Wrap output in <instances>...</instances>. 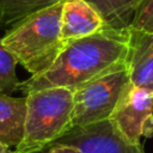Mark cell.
<instances>
[{"label": "cell", "instance_id": "7a4b0ae2", "mask_svg": "<svg viewBox=\"0 0 153 153\" xmlns=\"http://www.w3.org/2000/svg\"><path fill=\"white\" fill-rule=\"evenodd\" d=\"M63 2L29 16L1 38L4 47L31 75L47 71L67 44L61 38Z\"/></svg>", "mask_w": 153, "mask_h": 153}, {"label": "cell", "instance_id": "7c38bea8", "mask_svg": "<svg viewBox=\"0 0 153 153\" xmlns=\"http://www.w3.org/2000/svg\"><path fill=\"white\" fill-rule=\"evenodd\" d=\"M18 65L14 55L7 50L0 38V92L11 94L18 91L19 79L16 74V66Z\"/></svg>", "mask_w": 153, "mask_h": 153}, {"label": "cell", "instance_id": "9a60e30c", "mask_svg": "<svg viewBox=\"0 0 153 153\" xmlns=\"http://www.w3.org/2000/svg\"><path fill=\"white\" fill-rule=\"evenodd\" d=\"M142 136H145V137H152L153 136V115H151L146 120L143 128H142Z\"/></svg>", "mask_w": 153, "mask_h": 153}, {"label": "cell", "instance_id": "277c9868", "mask_svg": "<svg viewBox=\"0 0 153 153\" xmlns=\"http://www.w3.org/2000/svg\"><path fill=\"white\" fill-rule=\"evenodd\" d=\"M130 84L126 62L73 92L72 128L109 120Z\"/></svg>", "mask_w": 153, "mask_h": 153}, {"label": "cell", "instance_id": "2e32d148", "mask_svg": "<svg viewBox=\"0 0 153 153\" xmlns=\"http://www.w3.org/2000/svg\"><path fill=\"white\" fill-rule=\"evenodd\" d=\"M0 153H14V152H13V151H11V149H10V147H7V146H5V145L0 143Z\"/></svg>", "mask_w": 153, "mask_h": 153}, {"label": "cell", "instance_id": "52a82bcc", "mask_svg": "<svg viewBox=\"0 0 153 153\" xmlns=\"http://www.w3.org/2000/svg\"><path fill=\"white\" fill-rule=\"evenodd\" d=\"M126 66L131 85L153 92V33L129 29Z\"/></svg>", "mask_w": 153, "mask_h": 153}, {"label": "cell", "instance_id": "9c48e42d", "mask_svg": "<svg viewBox=\"0 0 153 153\" xmlns=\"http://www.w3.org/2000/svg\"><path fill=\"white\" fill-rule=\"evenodd\" d=\"M26 96L12 97L0 92V143L18 146L24 135Z\"/></svg>", "mask_w": 153, "mask_h": 153}, {"label": "cell", "instance_id": "30bf717a", "mask_svg": "<svg viewBox=\"0 0 153 153\" xmlns=\"http://www.w3.org/2000/svg\"><path fill=\"white\" fill-rule=\"evenodd\" d=\"M66 0H0V30H10L29 16Z\"/></svg>", "mask_w": 153, "mask_h": 153}, {"label": "cell", "instance_id": "3957f363", "mask_svg": "<svg viewBox=\"0 0 153 153\" xmlns=\"http://www.w3.org/2000/svg\"><path fill=\"white\" fill-rule=\"evenodd\" d=\"M73 91L49 87L26 94L24 135L14 153H38L50 148L72 129Z\"/></svg>", "mask_w": 153, "mask_h": 153}, {"label": "cell", "instance_id": "8fae6325", "mask_svg": "<svg viewBox=\"0 0 153 153\" xmlns=\"http://www.w3.org/2000/svg\"><path fill=\"white\" fill-rule=\"evenodd\" d=\"M103 17L108 26L127 29L135 10L143 0H86Z\"/></svg>", "mask_w": 153, "mask_h": 153}, {"label": "cell", "instance_id": "5b68a950", "mask_svg": "<svg viewBox=\"0 0 153 153\" xmlns=\"http://www.w3.org/2000/svg\"><path fill=\"white\" fill-rule=\"evenodd\" d=\"M151 115H153V92L129 84L109 121L129 143L141 145L142 128Z\"/></svg>", "mask_w": 153, "mask_h": 153}, {"label": "cell", "instance_id": "4fadbf2b", "mask_svg": "<svg viewBox=\"0 0 153 153\" xmlns=\"http://www.w3.org/2000/svg\"><path fill=\"white\" fill-rule=\"evenodd\" d=\"M129 29L153 33V0H143L135 10Z\"/></svg>", "mask_w": 153, "mask_h": 153}, {"label": "cell", "instance_id": "8992f818", "mask_svg": "<svg viewBox=\"0 0 153 153\" xmlns=\"http://www.w3.org/2000/svg\"><path fill=\"white\" fill-rule=\"evenodd\" d=\"M55 143L73 146L80 153H145L141 145H131L124 140L109 120L73 127Z\"/></svg>", "mask_w": 153, "mask_h": 153}, {"label": "cell", "instance_id": "ba28073f", "mask_svg": "<svg viewBox=\"0 0 153 153\" xmlns=\"http://www.w3.org/2000/svg\"><path fill=\"white\" fill-rule=\"evenodd\" d=\"M100 13L86 0H66L61 12V38L66 42L93 35L105 27Z\"/></svg>", "mask_w": 153, "mask_h": 153}, {"label": "cell", "instance_id": "6da1fadb", "mask_svg": "<svg viewBox=\"0 0 153 153\" xmlns=\"http://www.w3.org/2000/svg\"><path fill=\"white\" fill-rule=\"evenodd\" d=\"M129 27L105 26L98 32L68 41L55 62L44 72L20 81L18 91L25 96L43 88L65 87L75 91L126 62Z\"/></svg>", "mask_w": 153, "mask_h": 153}, {"label": "cell", "instance_id": "5bb4252c", "mask_svg": "<svg viewBox=\"0 0 153 153\" xmlns=\"http://www.w3.org/2000/svg\"><path fill=\"white\" fill-rule=\"evenodd\" d=\"M48 153H80V152L73 146L62 145V143H55L49 148Z\"/></svg>", "mask_w": 153, "mask_h": 153}]
</instances>
